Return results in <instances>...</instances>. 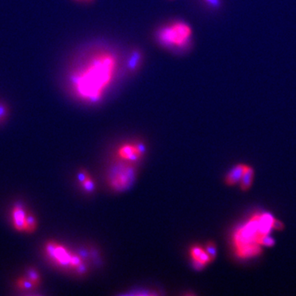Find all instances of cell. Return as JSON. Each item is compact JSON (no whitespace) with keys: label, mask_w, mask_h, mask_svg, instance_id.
<instances>
[{"label":"cell","mask_w":296,"mask_h":296,"mask_svg":"<svg viewBox=\"0 0 296 296\" xmlns=\"http://www.w3.org/2000/svg\"><path fill=\"white\" fill-rule=\"evenodd\" d=\"M258 244L261 246L272 247L276 244V241H275V240L272 237L268 236V235H265V236L261 237L260 240L258 241Z\"/></svg>","instance_id":"obj_13"},{"label":"cell","mask_w":296,"mask_h":296,"mask_svg":"<svg viewBox=\"0 0 296 296\" xmlns=\"http://www.w3.org/2000/svg\"><path fill=\"white\" fill-rule=\"evenodd\" d=\"M204 248L206 251L207 252V254L211 257V259L215 260V258H216V254H217V249H216L215 243L208 242L205 245Z\"/></svg>","instance_id":"obj_14"},{"label":"cell","mask_w":296,"mask_h":296,"mask_svg":"<svg viewBox=\"0 0 296 296\" xmlns=\"http://www.w3.org/2000/svg\"><path fill=\"white\" fill-rule=\"evenodd\" d=\"M272 229L276 230V231H282L284 229V224L280 220L274 219L273 222H272Z\"/></svg>","instance_id":"obj_18"},{"label":"cell","mask_w":296,"mask_h":296,"mask_svg":"<svg viewBox=\"0 0 296 296\" xmlns=\"http://www.w3.org/2000/svg\"><path fill=\"white\" fill-rule=\"evenodd\" d=\"M47 255L52 261L61 267H66L77 271L78 273H84L86 271L85 263L79 254L69 251L67 248L57 243H49L45 248Z\"/></svg>","instance_id":"obj_3"},{"label":"cell","mask_w":296,"mask_h":296,"mask_svg":"<svg viewBox=\"0 0 296 296\" xmlns=\"http://www.w3.org/2000/svg\"><path fill=\"white\" fill-rule=\"evenodd\" d=\"M189 254L193 267L197 271L203 269L206 265L213 261L207 254L205 248H202L199 245H193L191 247Z\"/></svg>","instance_id":"obj_7"},{"label":"cell","mask_w":296,"mask_h":296,"mask_svg":"<svg viewBox=\"0 0 296 296\" xmlns=\"http://www.w3.org/2000/svg\"><path fill=\"white\" fill-rule=\"evenodd\" d=\"M79 180L84 190L87 192H93L95 189V183L91 175L87 171H81L79 174Z\"/></svg>","instance_id":"obj_11"},{"label":"cell","mask_w":296,"mask_h":296,"mask_svg":"<svg viewBox=\"0 0 296 296\" xmlns=\"http://www.w3.org/2000/svg\"><path fill=\"white\" fill-rule=\"evenodd\" d=\"M136 170L131 162L119 161L108 173L107 183L114 191L121 192L128 189L134 181Z\"/></svg>","instance_id":"obj_4"},{"label":"cell","mask_w":296,"mask_h":296,"mask_svg":"<svg viewBox=\"0 0 296 296\" xmlns=\"http://www.w3.org/2000/svg\"><path fill=\"white\" fill-rule=\"evenodd\" d=\"M254 170L252 168L251 166H247L246 171L244 173L243 175L242 179L240 182V186L241 190L244 192L250 189L253 184V181H254Z\"/></svg>","instance_id":"obj_10"},{"label":"cell","mask_w":296,"mask_h":296,"mask_svg":"<svg viewBox=\"0 0 296 296\" xmlns=\"http://www.w3.org/2000/svg\"><path fill=\"white\" fill-rule=\"evenodd\" d=\"M138 59H139V56H138L137 54H135L134 56L132 57V58H131L130 64H129L130 67L133 68V67H136V63H136V62H137V61H138Z\"/></svg>","instance_id":"obj_20"},{"label":"cell","mask_w":296,"mask_h":296,"mask_svg":"<svg viewBox=\"0 0 296 296\" xmlns=\"http://www.w3.org/2000/svg\"><path fill=\"white\" fill-rule=\"evenodd\" d=\"M246 165L239 164L234 166L229 172L227 173L225 178V183L228 186H234L236 184H240V180L242 179L244 173L246 171Z\"/></svg>","instance_id":"obj_9"},{"label":"cell","mask_w":296,"mask_h":296,"mask_svg":"<svg viewBox=\"0 0 296 296\" xmlns=\"http://www.w3.org/2000/svg\"><path fill=\"white\" fill-rule=\"evenodd\" d=\"M273 216L263 213L253 216L251 220L237 230L233 236L236 254L240 258H249L262 253L258 241L262 236L268 235L272 229Z\"/></svg>","instance_id":"obj_2"},{"label":"cell","mask_w":296,"mask_h":296,"mask_svg":"<svg viewBox=\"0 0 296 296\" xmlns=\"http://www.w3.org/2000/svg\"><path fill=\"white\" fill-rule=\"evenodd\" d=\"M36 228V218L32 214H28L27 220V230L26 232H33Z\"/></svg>","instance_id":"obj_16"},{"label":"cell","mask_w":296,"mask_h":296,"mask_svg":"<svg viewBox=\"0 0 296 296\" xmlns=\"http://www.w3.org/2000/svg\"><path fill=\"white\" fill-rule=\"evenodd\" d=\"M28 214L29 213L21 203L14 205V208L12 210V220L14 228L17 231L26 232Z\"/></svg>","instance_id":"obj_8"},{"label":"cell","mask_w":296,"mask_h":296,"mask_svg":"<svg viewBox=\"0 0 296 296\" xmlns=\"http://www.w3.org/2000/svg\"><path fill=\"white\" fill-rule=\"evenodd\" d=\"M8 106L5 104L0 102V122L3 121L4 119H6L8 115Z\"/></svg>","instance_id":"obj_17"},{"label":"cell","mask_w":296,"mask_h":296,"mask_svg":"<svg viewBox=\"0 0 296 296\" xmlns=\"http://www.w3.org/2000/svg\"><path fill=\"white\" fill-rule=\"evenodd\" d=\"M116 67L117 59L112 54H94L72 77L74 90L85 101H99L112 82Z\"/></svg>","instance_id":"obj_1"},{"label":"cell","mask_w":296,"mask_h":296,"mask_svg":"<svg viewBox=\"0 0 296 296\" xmlns=\"http://www.w3.org/2000/svg\"><path fill=\"white\" fill-rule=\"evenodd\" d=\"M145 151V146L142 143L126 142L118 148L116 156L119 161L133 163L143 157Z\"/></svg>","instance_id":"obj_6"},{"label":"cell","mask_w":296,"mask_h":296,"mask_svg":"<svg viewBox=\"0 0 296 296\" xmlns=\"http://www.w3.org/2000/svg\"><path fill=\"white\" fill-rule=\"evenodd\" d=\"M192 36V29L183 22L174 23L160 30L158 39L166 46L184 47L188 45Z\"/></svg>","instance_id":"obj_5"},{"label":"cell","mask_w":296,"mask_h":296,"mask_svg":"<svg viewBox=\"0 0 296 296\" xmlns=\"http://www.w3.org/2000/svg\"><path fill=\"white\" fill-rule=\"evenodd\" d=\"M27 276L28 279L37 287L40 284V276L38 272L34 269L29 270L27 271Z\"/></svg>","instance_id":"obj_15"},{"label":"cell","mask_w":296,"mask_h":296,"mask_svg":"<svg viewBox=\"0 0 296 296\" xmlns=\"http://www.w3.org/2000/svg\"><path fill=\"white\" fill-rule=\"evenodd\" d=\"M17 285L21 289H32L36 288V285L29 279L20 278L17 281Z\"/></svg>","instance_id":"obj_12"},{"label":"cell","mask_w":296,"mask_h":296,"mask_svg":"<svg viewBox=\"0 0 296 296\" xmlns=\"http://www.w3.org/2000/svg\"><path fill=\"white\" fill-rule=\"evenodd\" d=\"M209 5L212 7H219L220 6V0H205Z\"/></svg>","instance_id":"obj_19"}]
</instances>
